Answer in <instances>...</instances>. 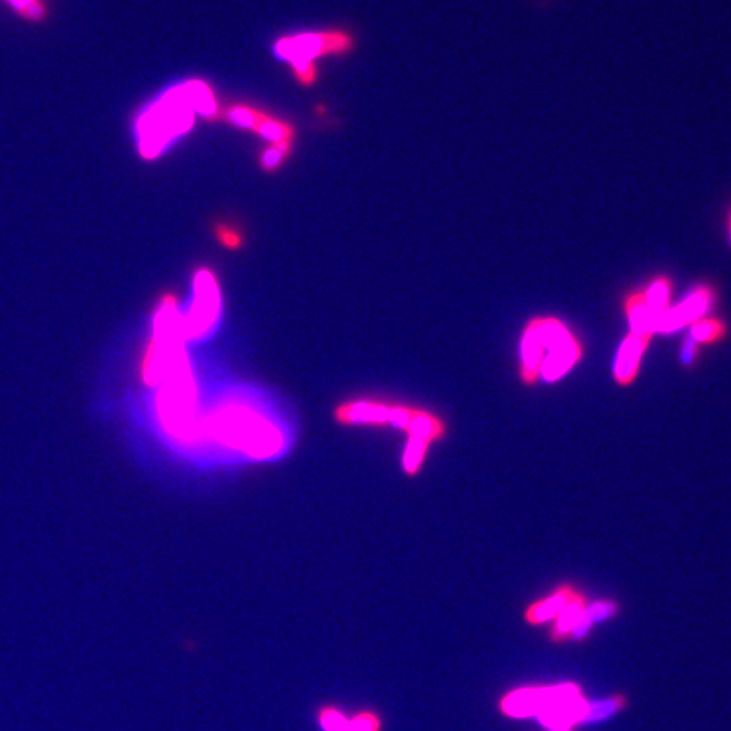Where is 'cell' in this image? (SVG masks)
Here are the masks:
<instances>
[{
    "label": "cell",
    "mask_w": 731,
    "mask_h": 731,
    "mask_svg": "<svg viewBox=\"0 0 731 731\" xmlns=\"http://www.w3.org/2000/svg\"><path fill=\"white\" fill-rule=\"evenodd\" d=\"M192 112L187 85L175 88L146 110L138 122L139 151L144 158H154L171 138L187 131L192 126Z\"/></svg>",
    "instance_id": "1"
},
{
    "label": "cell",
    "mask_w": 731,
    "mask_h": 731,
    "mask_svg": "<svg viewBox=\"0 0 731 731\" xmlns=\"http://www.w3.org/2000/svg\"><path fill=\"white\" fill-rule=\"evenodd\" d=\"M351 48V38L339 31L330 33L300 34L295 38L281 39L276 53L292 63L297 77L303 83H314L315 68L312 60L325 53H341Z\"/></svg>",
    "instance_id": "2"
},
{
    "label": "cell",
    "mask_w": 731,
    "mask_h": 731,
    "mask_svg": "<svg viewBox=\"0 0 731 731\" xmlns=\"http://www.w3.org/2000/svg\"><path fill=\"white\" fill-rule=\"evenodd\" d=\"M540 336L545 344V359L540 376L545 381L561 380L562 376L583 358V347L571 330L554 317L537 319Z\"/></svg>",
    "instance_id": "3"
},
{
    "label": "cell",
    "mask_w": 731,
    "mask_h": 731,
    "mask_svg": "<svg viewBox=\"0 0 731 731\" xmlns=\"http://www.w3.org/2000/svg\"><path fill=\"white\" fill-rule=\"evenodd\" d=\"M715 290L710 286H698L684 302L676 308H667L666 312L655 319V332H674L684 325L694 324L703 317L715 302Z\"/></svg>",
    "instance_id": "4"
},
{
    "label": "cell",
    "mask_w": 731,
    "mask_h": 731,
    "mask_svg": "<svg viewBox=\"0 0 731 731\" xmlns=\"http://www.w3.org/2000/svg\"><path fill=\"white\" fill-rule=\"evenodd\" d=\"M195 288H197V303L193 308L192 317L188 320V337L200 336L219 314V290L215 285L214 276L207 270L200 271L195 280Z\"/></svg>",
    "instance_id": "5"
},
{
    "label": "cell",
    "mask_w": 731,
    "mask_h": 731,
    "mask_svg": "<svg viewBox=\"0 0 731 731\" xmlns=\"http://www.w3.org/2000/svg\"><path fill=\"white\" fill-rule=\"evenodd\" d=\"M545 344L540 336L537 319L527 325L522 337V380L534 385L540 378V369L545 359Z\"/></svg>",
    "instance_id": "6"
},
{
    "label": "cell",
    "mask_w": 731,
    "mask_h": 731,
    "mask_svg": "<svg viewBox=\"0 0 731 731\" xmlns=\"http://www.w3.org/2000/svg\"><path fill=\"white\" fill-rule=\"evenodd\" d=\"M649 344L650 339L647 337L635 336L630 332L616 356L615 380L618 385L628 386L637 378L638 366Z\"/></svg>",
    "instance_id": "7"
},
{
    "label": "cell",
    "mask_w": 731,
    "mask_h": 731,
    "mask_svg": "<svg viewBox=\"0 0 731 731\" xmlns=\"http://www.w3.org/2000/svg\"><path fill=\"white\" fill-rule=\"evenodd\" d=\"M576 594H578V589L572 588L571 584H562L544 600L528 606L527 611H525V620L530 625L554 622L557 616L561 615L562 610L574 600Z\"/></svg>",
    "instance_id": "8"
},
{
    "label": "cell",
    "mask_w": 731,
    "mask_h": 731,
    "mask_svg": "<svg viewBox=\"0 0 731 731\" xmlns=\"http://www.w3.org/2000/svg\"><path fill=\"white\" fill-rule=\"evenodd\" d=\"M586 608H588L586 596L581 591H578V594L574 596V600L554 620V625H552V630H550V640L556 642V644H561L564 640H569L572 630L578 627V623L583 620Z\"/></svg>",
    "instance_id": "9"
},
{
    "label": "cell",
    "mask_w": 731,
    "mask_h": 731,
    "mask_svg": "<svg viewBox=\"0 0 731 731\" xmlns=\"http://www.w3.org/2000/svg\"><path fill=\"white\" fill-rule=\"evenodd\" d=\"M625 310H627L628 320L632 325V334L652 339L655 334L654 314L647 303L645 292L630 295L625 302Z\"/></svg>",
    "instance_id": "10"
},
{
    "label": "cell",
    "mask_w": 731,
    "mask_h": 731,
    "mask_svg": "<svg viewBox=\"0 0 731 731\" xmlns=\"http://www.w3.org/2000/svg\"><path fill=\"white\" fill-rule=\"evenodd\" d=\"M253 131L259 132L264 139H268L275 144L276 148L283 149L286 153H290L292 148L293 127L288 126L285 122L275 121L271 117L264 116L261 112H254Z\"/></svg>",
    "instance_id": "11"
},
{
    "label": "cell",
    "mask_w": 731,
    "mask_h": 731,
    "mask_svg": "<svg viewBox=\"0 0 731 731\" xmlns=\"http://www.w3.org/2000/svg\"><path fill=\"white\" fill-rule=\"evenodd\" d=\"M625 706H627V698L622 696V694H615L611 698L588 703V708H586L581 725H593V723L608 720L611 716H615L616 713H620Z\"/></svg>",
    "instance_id": "12"
},
{
    "label": "cell",
    "mask_w": 731,
    "mask_h": 731,
    "mask_svg": "<svg viewBox=\"0 0 731 731\" xmlns=\"http://www.w3.org/2000/svg\"><path fill=\"white\" fill-rule=\"evenodd\" d=\"M671 293L672 281L669 280L667 276H659V278H655L654 283H652L649 290L645 292L647 303H649L650 310H652V314H654V324L655 319H657L662 312H666L667 308H669V298H671Z\"/></svg>",
    "instance_id": "13"
},
{
    "label": "cell",
    "mask_w": 731,
    "mask_h": 731,
    "mask_svg": "<svg viewBox=\"0 0 731 731\" xmlns=\"http://www.w3.org/2000/svg\"><path fill=\"white\" fill-rule=\"evenodd\" d=\"M187 90L193 110H198L207 119H214L217 114V104H215L210 88L202 82H190L187 83Z\"/></svg>",
    "instance_id": "14"
},
{
    "label": "cell",
    "mask_w": 731,
    "mask_h": 731,
    "mask_svg": "<svg viewBox=\"0 0 731 731\" xmlns=\"http://www.w3.org/2000/svg\"><path fill=\"white\" fill-rule=\"evenodd\" d=\"M726 334H728V329L723 320L706 319L694 322L689 337L701 344H710V342L721 341Z\"/></svg>",
    "instance_id": "15"
},
{
    "label": "cell",
    "mask_w": 731,
    "mask_h": 731,
    "mask_svg": "<svg viewBox=\"0 0 731 731\" xmlns=\"http://www.w3.org/2000/svg\"><path fill=\"white\" fill-rule=\"evenodd\" d=\"M320 726L324 731H351V718L342 715L336 708H324L320 711Z\"/></svg>",
    "instance_id": "16"
},
{
    "label": "cell",
    "mask_w": 731,
    "mask_h": 731,
    "mask_svg": "<svg viewBox=\"0 0 731 731\" xmlns=\"http://www.w3.org/2000/svg\"><path fill=\"white\" fill-rule=\"evenodd\" d=\"M618 610H620V606L616 605L615 601H596L593 605H588L586 616L596 625V623L606 622V620L613 618Z\"/></svg>",
    "instance_id": "17"
},
{
    "label": "cell",
    "mask_w": 731,
    "mask_h": 731,
    "mask_svg": "<svg viewBox=\"0 0 731 731\" xmlns=\"http://www.w3.org/2000/svg\"><path fill=\"white\" fill-rule=\"evenodd\" d=\"M21 16L28 17L29 21H41L46 9L41 0H7Z\"/></svg>",
    "instance_id": "18"
},
{
    "label": "cell",
    "mask_w": 731,
    "mask_h": 731,
    "mask_svg": "<svg viewBox=\"0 0 731 731\" xmlns=\"http://www.w3.org/2000/svg\"><path fill=\"white\" fill-rule=\"evenodd\" d=\"M380 728V718L371 713H361L351 718V731H380Z\"/></svg>",
    "instance_id": "19"
},
{
    "label": "cell",
    "mask_w": 731,
    "mask_h": 731,
    "mask_svg": "<svg viewBox=\"0 0 731 731\" xmlns=\"http://www.w3.org/2000/svg\"><path fill=\"white\" fill-rule=\"evenodd\" d=\"M286 151H283V149L276 148V146H273V148L266 149L263 154H261V165H263L264 170L273 171L278 168V166L281 165V161H283V158L286 156Z\"/></svg>",
    "instance_id": "20"
},
{
    "label": "cell",
    "mask_w": 731,
    "mask_h": 731,
    "mask_svg": "<svg viewBox=\"0 0 731 731\" xmlns=\"http://www.w3.org/2000/svg\"><path fill=\"white\" fill-rule=\"evenodd\" d=\"M696 358H698V342L688 337L684 342V347H682V363L686 366H693L696 363Z\"/></svg>",
    "instance_id": "21"
},
{
    "label": "cell",
    "mask_w": 731,
    "mask_h": 731,
    "mask_svg": "<svg viewBox=\"0 0 731 731\" xmlns=\"http://www.w3.org/2000/svg\"><path fill=\"white\" fill-rule=\"evenodd\" d=\"M217 234H219L222 244L227 246V248L236 249L237 246L241 244V237H239V234H236L234 231H229V229H219Z\"/></svg>",
    "instance_id": "22"
},
{
    "label": "cell",
    "mask_w": 731,
    "mask_h": 731,
    "mask_svg": "<svg viewBox=\"0 0 731 731\" xmlns=\"http://www.w3.org/2000/svg\"><path fill=\"white\" fill-rule=\"evenodd\" d=\"M728 242H730V248H731V210H730V215H728Z\"/></svg>",
    "instance_id": "23"
},
{
    "label": "cell",
    "mask_w": 731,
    "mask_h": 731,
    "mask_svg": "<svg viewBox=\"0 0 731 731\" xmlns=\"http://www.w3.org/2000/svg\"><path fill=\"white\" fill-rule=\"evenodd\" d=\"M549 731H574V728H569V726H561V728H552V730Z\"/></svg>",
    "instance_id": "24"
}]
</instances>
